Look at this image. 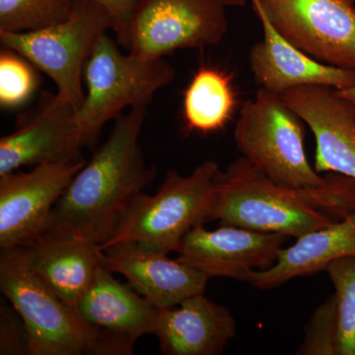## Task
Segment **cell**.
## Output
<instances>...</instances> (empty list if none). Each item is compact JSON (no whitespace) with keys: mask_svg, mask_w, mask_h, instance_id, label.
<instances>
[{"mask_svg":"<svg viewBox=\"0 0 355 355\" xmlns=\"http://www.w3.org/2000/svg\"><path fill=\"white\" fill-rule=\"evenodd\" d=\"M154 336L166 355H218L236 335L230 311L203 293L159 309Z\"/></svg>","mask_w":355,"mask_h":355,"instance_id":"18","label":"cell"},{"mask_svg":"<svg viewBox=\"0 0 355 355\" xmlns=\"http://www.w3.org/2000/svg\"><path fill=\"white\" fill-rule=\"evenodd\" d=\"M167 253L137 241H123L102 251V265L118 272L128 284L154 306L174 307L187 298L205 293L209 277Z\"/></svg>","mask_w":355,"mask_h":355,"instance_id":"14","label":"cell"},{"mask_svg":"<svg viewBox=\"0 0 355 355\" xmlns=\"http://www.w3.org/2000/svg\"><path fill=\"white\" fill-rule=\"evenodd\" d=\"M222 0H137L128 22L127 50L144 58L220 44L228 31Z\"/></svg>","mask_w":355,"mask_h":355,"instance_id":"8","label":"cell"},{"mask_svg":"<svg viewBox=\"0 0 355 355\" xmlns=\"http://www.w3.org/2000/svg\"><path fill=\"white\" fill-rule=\"evenodd\" d=\"M354 1H355V0H354Z\"/></svg>","mask_w":355,"mask_h":355,"instance_id":"29","label":"cell"},{"mask_svg":"<svg viewBox=\"0 0 355 355\" xmlns=\"http://www.w3.org/2000/svg\"><path fill=\"white\" fill-rule=\"evenodd\" d=\"M236 106L231 76L216 67L202 65L184 91L186 128L202 133L218 132L231 120Z\"/></svg>","mask_w":355,"mask_h":355,"instance_id":"20","label":"cell"},{"mask_svg":"<svg viewBox=\"0 0 355 355\" xmlns=\"http://www.w3.org/2000/svg\"><path fill=\"white\" fill-rule=\"evenodd\" d=\"M282 95L314 135L315 170L355 180L354 105L327 86H300Z\"/></svg>","mask_w":355,"mask_h":355,"instance_id":"15","label":"cell"},{"mask_svg":"<svg viewBox=\"0 0 355 355\" xmlns=\"http://www.w3.org/2000/svg\"><path fill=\"white\" fill-rule=\"evenodd\" d=\"M263 28V37L249 53L250 69L260 88L282 93L306 85L343 90L355 85L354 70L318 62L287 42L266 17L257 0H250Z\"/></svg>","mask_w":355,"mask_h":355,"instance_id":"16","label":"cell"},{"mask_svg":"<svg viewBox=\"0 0 355 355\" xmlns=\"http://www.w3.org/2000/svg\"><path fill=\"white\" fill-rule=\"evenodd\" d=\"M146 116L147 106H139L114 120L108 139L58 200L48 229L99 248L113 237L133 200L156 177V168L146 164L139 146Z\"/></svg>","mask_w":355,"mask_h":355,"instance_id":"1","label":"cell"},{"mask_svg":"<svg viewBox=\"0 0 355 355\" xmlns=\"http://www.w3.org/2000/svg\"><path fill=\"white\" fill-rule=\"evenodd\" d=\"M23 248L33 272L55 295L77 310L102 268L100 248L53 229H46Z\"/></svg>","mask_w":355,"mask_h":355,"instance_id":"17","label":"cell"},{"mask_svg":"<svg viewBox=\"0 0 355 355\" xmlns=\"http://www.w3.org/2000/svg\"><path fill=\"white\" fill-rule=\"evenodd\" d=\"M0 289L24 321L30 355L93 354L95 331L33 272L24 248L1 249Z\"/></svg>","mask_w":355,"mask_h":355,"instance_id":"7","label":"cell"},{"mask_svg":"<svg viewBox=\"0 0 355 355\" xmlns=\"http://www.w3.org/2000/svg\"><path fill=\"white\" fill-rule=\"evenodd\" d=\"M226 6L241 7L246 6L248 0H222Z\"/></svg>","mask_w":355,"mask_h":355,"instance_id":"28","label":"cell"},{"mask_svg":"<svg viewBox=\"0 0 355 355\" xmlns=\"http://www.w3.org/2000/svg\"><path fill=\"white\" fill-rule=\"evenodd\" d=\"M158 311L104 266L77 305L79 316L95 331L96 355L132 354L139 338L153 335Z\"/></svg>","mask_w":355,"mask_h":355,"instance_id":"13","label":"cell"},{"mask_svg":"<svg viewBox=\"0 0 355 355\" xmlns=\"http://www.w3.org/2000/svg\"><path fill=\"white\" fill-rule=\"evenodd\" d=\"M336 92H338L340 97L349 100L355 106V85L352 86V87L343 89V90H336Z\"/></svg>","mask_w":355,"mask_h":355,"instance_id":"27","label":"cell"},{"mask_svg":"<svg viewBox=\"0 0 355 355\" xmlns=\"http://www.w3.org/2000/svg\"><path fill=\"white\" fill-rule=\"evenodd\" d=\"M319 188L277 184L243 156L219 171L209 221L297 238L355 214V180L330 172Z\"/></svg>","mask_w":355,"mask_h":355,"instance_id":"2","label":"cell"},{"mask_svg":"<svg viewBox=\"0 0 355 355\" xmlns=\"http://www.w3.org/2000/svg\"><path fill=\"white\" fill-rule=\"evenodd\" d=\"M110 29H114V20L105 7L94 0H73L64 20L34 31H0V42L50 77L58 97L78 111L85 98L86 62Z\"/></svg>","mask_w":355,"mask_h":355,"instance_id":"6","label":"cell"},{"mask_svg":"<svg viewBox=\"0 0 355 355\" xmlns=\"http://www.w3.org/2000/svg\"><path fill=\"white\" fill-rule=\"evenodd\" d=\"M338 319L336 294L322 303L305 327L299 355H338Z\"/></svg>","mask_w":355,"mask_h":355,"instance_id":"24","label":"cell"},{"mask_svg":"<svg viewBox=\"0 0 355 355\" xmlns=\"http://www.w3.org/2000/svg\"><path fill=\"white\" fill-rule=\"evenodd\" d=\"M219 166L205 161L188 176L168 170L157 193H141L133 200L113 237L116 243L137 241L165 253L177 252L191 229L209 222Z\"/></svg>","mask_w":355,"mask_h":355,"instance_id":"5","label":"cell"},{"mask_svg":"<svg viewBox=\"0 0 355 355\" xmlns=\"http://www.w3.org/2000/svg\"><path fill=\"white\" fill-rule=\"evenodd\" d=\"M350 256H355V214L297 238L280 250L275 265L254 270L247 282L263 291L275 288L294 277L326 270L333 261Z\"/></svg>","mask_w":355,"mask_h":355,"instance_id":"19","label":"cell"},{"mask_svg":"<svg viewBox=\"0 0 355 355\" xmlns=\"http://www.w3.org/2000/svg\"><path fill=\"white\" fill-rule=\"evenodd\" d=\"M306 123L279 93L260 88L245 102L234 139L243 157L277 184L319 188L326 177L311 166L305 150Z\"/></svg>","mask_w":355,"mask_h":355,"instance_id":"4","label":"cell"},{"mask_svg":"<svg viewBox=\"0 0 355 355\" xmlns=\"http://www.w3.org/2000/svg\"><path fill=\"white\" fill-rule=\"evenodd\" d=\"M0 354L30 355L29 334L13 306L0 305Z\"/></svg>","mask_w":355,"mask_h":355,"instance_id":"25","label":"cell"},{"mask_svg":"<svg viewBox=\"0 0 355 355\" xmlns=\"http://www.w3.org/2000/svg\"><path fill=\"white\" fill-rule=\"evenodd\" d=\"M41 84L38 69L17 51H0V106L20 108L35 95Z\"/></svg>","mask_w":355,"mask_h":355,"instance_id":"23","label":"cell"},{"mask_svg":"<svg viewBox=\"0 0 355 355\" xmlns=\"http://www.w3.org/2000/svg\"><path fill=\"white\" fill-rule=\"evenodd\" d=\"M76 110L57 94L44 93L38 106L0 139V176L23 166L83 160Z\"/></svg>","mask_w":355,"mask_h":355,"instance_id":"11","label":"cell"},{"mask_svg":"<svg viewBox=\"0 0 355 355\" xmlns=\"http://www.w3.org/2000/svg\"><path fill=\"white\" fill-rule=\"evenodd\" d=\"M73 0H0V31H34L69 15Z\"/></svg>","mask_w":355,"mask_h":355,"instance_id":"21","label":"cell"},{"mask_svg":"<svg viewBox=\"0 0 355 355\" xmlns=\"http://www.w3.org/2000/svg\"><path fill=\"white\" fill-rule=\"evenodd\" d=\"M85 159L0 176V248L24 247L49 228L53 209Z\"/></svg>","mask_w":355,"mask_h":355,"instance_id":"10","label":"cell"},{"mask_svg":"<svg viewBox=\"0 0 355 355\" xmlns=\"http://www.w3.org/2000/svg\"><path fill=\"white\" fill-rule=\"evenodd\" d=\"M111 14L114 20L113 31L121 46L127 49L128 22L137 0H94Z\"/></svg>","mask_w":355,"mask_h":355,"instance_id":"26","label":"cell"},{"mask_svg":"<svg viewBox=\"0 0 355 355\" xmlns=\"http://www.w3.org/2000/svg\"><path fill=\"white\" fill-rule=\"evenodd\" d=\"M174 67L164 58H144L121 53L104 34L84 69L85 98L76 112L84 147L94 146L108 121L123 110L148 106L154 94L174 79Z\"/></svg>","mask_w":355,"mask_h":355,"instance_id":"3","label":"cell"},{"mask_svg":"<svg viewBox=\"0 0 355 355\" xmlns=\"http://www.w3.org/2000/svg\"><path fill=\"white\" fill-rule=\"evenodd\" d=\"M280 36L323 64L355 71L354 0H257Z\"/></svg>","mask_w":355,"mask_h":355,"instance_id":"9","label":"cell"},{"mask_svg":"<svg viewBox=\"0 0 355 355\" xmlns=\"http://www.w3.org/2000/svg\"><path fill=\"white\" fill-rule=\"evenodd\" d=\"M326 272L338 301V355H355V256L333 261Z\"/></svg>","mask_w":355,"mask_h":355,"instance_id":"22","label":"cell"},{"mask_svg":"<svg viewBox=\"0 0 355 355\" xmlns=\"http://www.w3.org/2000/svg\"><path fill=\"white\" fill-rule=\"evenodd\" d=\"M289 236L223 225L207 230L203 224L191 229L177 250L178 260L210 279L228 277L247 282L254 270L275 265Z\"/></svg>","mask_w":355,"mask_h":355,"instance_id":"12","label":"cell"}]
</instances>
